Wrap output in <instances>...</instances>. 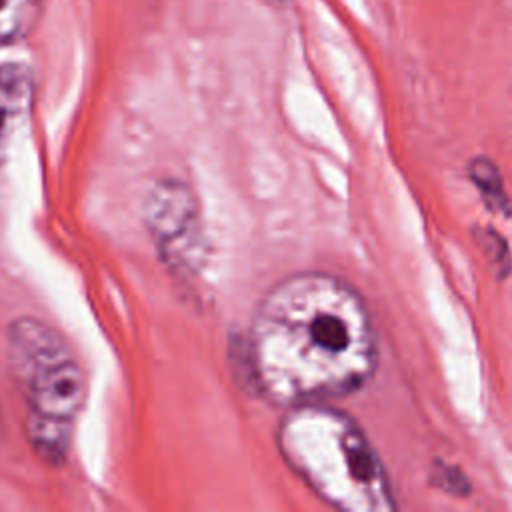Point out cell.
Segmentation results:
<instances>
[{
	"label": "cell",
	"mask_w": 512,
	"mask_h": 512,
	"mask_svg": "<svg viewBox=\"0 0 512 512\" xmlns=\"http://www.w3.org/2000/svg\"><path fill=\"white\" fill-rule=\"evenodd\" d=\"M36 96L32 70L22 62L0 64V164L24 128Z\"/></svg>",
	"instance_id": "5"
},
{
	"label": "cell",
	"mask_w": 512,
	"mask_h": 512,
	"mask_svg": "<svg viewBox=\"0 0 512 512\" xmlns=\"http://www.w3.org/2000/svg\"><path fill=\"white\" fill-rule=\"evenodd\" d=\"M440 470H442V472H440L438 476H434V480L440 482V486H442L444 490L462 494V492H464V486H466V478H464L458 470H454V468H450V466H442Z\"/></svg>",
	"instance_id": "9"
},
{
	"label": "cell",
	"mask_w": 512,
	"mask_h": 512,
	"mask_svg": "<svg viewBox=\"0 0 512 512\" xmlns=\"http://www.w3.org/2000/svg\"><path fill=\"white\" fill-rule=\"evenodd\" d=\"M468 176H470L472 184L478 188L488 210L504 214V216H508L512 212V202L506 194L502 176H500L498 168L494 166V162H490L488 158H474L468 164Z\"/></svg>",
	"instance_id": "7"
},
{
	"label": "cell",
	"mask_w": 512,
	"mask_h": 512,
	"mask_svg": "<svg viewBox=\"0 0 512 512\" xmlns=\"http://www.w3.org/2000/svg\"><path fill=\"white\" fill-rule=\"evenodd\" d=\"M144 224L166 268L180 278L200 274L206 236L194 192L176 178L158 180L144 202Z\"/></svg>",
	"instance_id": "4"
},
{
	"label": "cell",
	"mask_w": 512,
	"mask_h": 512,
	"mask_svg": "<svg viewBox=\"0 0 512 512\" xmlns=\"http://www.w3.org/2000/svg\"><path fill=\"white\" fill-rule=\"evenodd\" d=\"M264 4H268V6H282V2L284 0H262Z\"/></svg>",
	"instance_id": "10"
},
{
	"label": "cell",
	"mask_w": 512,
	"mask_h": 512,
	"mask_svg": "<svg viewBox=\"0 0 512 512\" xmlns=\"http://www.w3.org/2000/svg\"><path fill=\"white\" fill-rule=\"evenodd\" d=\"M276 436L286 464L332 508L346 512L396 508L378 452L346 412L328 402L290 406Z\"/></svg>",
	"instance_id": "2"
},
{
	"label": "cell",
	"mask_w": 512,
	"mask_h": 512,
	"mask_svg": "<svg viewBox=\"0 0 512 512\" xmlns=\"http://www.w3.org/2000/svg\"><path fill=\"white\" fill-rule=\"evenodd\" d=\"M476 242L482 248V252L486 254V260L492 266V270L500 278H504L512 270V258H510L506 240L494 228H478Z\"/></svg>",
	"instance_id": "8"
},
{
	"label": "cell",
	"mask_w": 512,
	"mask_h": 512,
	"mask_svg": "<svg viewBox=\"0 0 512 512\" xmlns=\"http://www.w3.org/2000/svg\"><path fill=\"white\" fill-rule=\"evenodd\" d=\"M256 388L290 408L362 388L378 366V338L362 296L338 276L298 272L258 302L248 330Z\"/></svg>",
	"instance_id": "1"
},
{
	"label": "cell",
	"mask_w": 512,
	"mask_h": 512,
	"mask_svg": "<svg viewBox=\"0 0 512 512\" xmlns=\"http://www.w3.org/2000/svg\"><path fill=\"white\" fill-rule=\"evenodd\" d=\"M46 0H0V48L24 40L40 22Z\"/></svg>",
	"instance_id": "6"
},
{
	"label": "cell",
	"mask_w": 512,
	"mask_h": 512,
	"mask_svg": "<svg viewBox=\"0 0 512 512\" xmlns=\"http://www.w3.org/2000/svg\"><path fill=\"white\" fill-rule=\"evenodd\" d=\"M6 346L22 394L26 438L44 462L62 464L86 404L84 366L64 336L38 318H16Z\"/></svg>",
	"instance_id": "3"
}]
</instances>
